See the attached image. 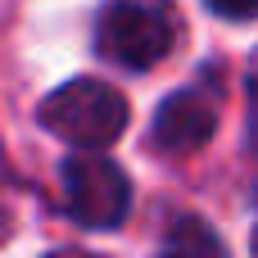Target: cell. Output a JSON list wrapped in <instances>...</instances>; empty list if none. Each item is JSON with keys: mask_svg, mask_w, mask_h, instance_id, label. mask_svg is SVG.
I'll list each match as a JSON object with an SVG mask.
<instances>
[{"mask_svg": "<svg viewBox=\"0 0 258 258\" xmlns=\"http://www.w3.org/2000/svg\"><path fill=\"white\" fill-rule=\"evenodd\" d=\"M181 36L177 0H109L100 9L95 50L118 68H154Z\"/></svg>", "mask_w": 258, "mask_h": 258, "instance_id": "6da1fadb", "label": "cell"}, {"mask_svg": "<svg viewBox=\"0 0 258 258\" xmlns=\"http://www.w3.org/2000/svg\"><path fill=\"white\" fill-rule=\"evenodd\" d=\"M41 127L82 145V150H104L113 145L122 132H127V100L109 86V82H95V77H77L68 86H59L54 95H45L41 104Z\"/></svg>", "mask_w": 258, "mask_h": 258, "instance_id": "7a4b0ae2", "label": "cell"}, {"mask_svg": "<svg viewBox=\"0 0 258 258\" xmlns=\"http://www.w3.org/2000/svg\"><path fill=\"white\" fill-rule=\"evenodd\" d=\"M63 204H68L77 227L109 231L127 218L132 181L122 177L118 163H109L100 154H77L63 163Z\"/></svg>", "mask_w": 258, "mask_h": 258, "instance_id": "3957f363", "label": "cell"}, {"mask_svg": "<svg viewBox=\"0 0 258 258\" xmlns=\"http://www.w3.org/2000/svg\"><path fill=\"white\" fill-rule=\"evenodd\" d=\"M218 132V100L200 86L172 91L154 113V145L163 154H195Z\"/></svg>", "mask_w": 258, "mask_h": 258, "instance_id": "277c9868", "label": "cell"}, {"mask_svg": "<svg viewBox=\"0 0 258 258\" xmlns=\"http://www.w3.org/2000/svg\"><path fill=\"white\" fill-rule=\"evenodd\" d=\"M168 258H227V249H222V240L213 236L209 222L181 218L168 236Z\"/></svg>", "mask_w": 258, "mask_h": 258, "instance_id": "5b68a950", "label": "cell"}, {"mask_svg": "<svg viewBox=\"0 0 258 258\" xmlns=\"http://www.w3.org/2000/svg\"><path fill=\"white\" fill-rule=\"evenodd\" d=\"M14 222H18V200H14V186H9V177L0 172V245L14 236Z\"/></svg>", "mask_w": 258, "mask_h": 258, "instance_id": "8992f818", "label": "cell"}, {"mask_svg": "<svg viewBox=\"0 0 258 258\" xmlns=\"http://www.w3.org/2000/svg\"><path fill=\"white\" fill-rule=\"evenodd\" d=\"M222 18H258V0H209Z\"/></svg>", "mask_w": 258, "mask_h": 258, "instance_id": "52a82bcc", "label": "cell"}, {"mask_svg": "<svg viewBox=\"0 0 258 258\" xmlns=\"http://www.w3.org/2000/svg\"><path fill=\"white\" fill-rule=\"evenodd\" d=\"M249 86H254V95H258V54H254V63H249Z\"/></svg>", "mask_w": 258, "mask_h": 258, "instance_id": "ba28073f", "label": "cell"}, {"mask_svg": "<svg viewBox=\"0 0 258 258\" xmlns=\"http://www.w3.org/2000/svg\"><path fill=\"white\" fill-rule=\"evenodd\" d=\"M50 258H86V254H50Z\"/></svg>", "mask_w": 258, "mask_h": 258, "instance_id": "9c48e42d", "label": "cell"}, {"mask_svg": "<svg viewBox=\"0 0 258 258\" xmlns=\"http://www.w3.org/2000/svg\"><path fill=\"white\" fill-rule=\"evenodd\" d=\"M254 258H258V231H254Z\"/></svg>", "mask_w": 258, "mask_h": 258, "instance_id": "30bf717a", "label": "cell"}]
</instances>
